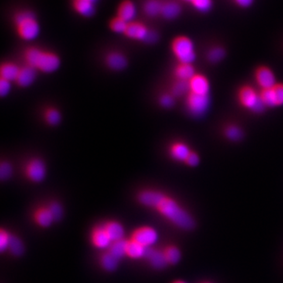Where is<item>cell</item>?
Segmentation results:
<instances>
[{"instance_id":"obj_1","label":"cell","mask_w":283,"mask_h":283,"mask_svg":"<svg viewBox=\"0 0 283 283\" xmlns=\"http://www.w3.org/2000/svg\"><path fill=\"white\" fill-rule=\"evenodd\" d=\"M138 202L147 207L156 209L174 225L190 230L195 225L193 218L172 198L161 191L145 190L138 194Z\"/></svg>"},{"instance_id":"obj_2","label":"cell","mask_w":283,"mask_h":283,"mask_svg":"<svg viewBox=\"0 0 283 283\" xmlns=\"http://www.w3.org/2000/svg\"><path fill=\"white\" fill-rule=\"evenodd\" d=\"M24 58L26 65L41 73H52L61 66V59L59 55L36 46L27 48Z\"/></svg>"},{"instance_id":"obj_3","label":"cell","mask_w":283,"mask_h":283,"mask_svg":"<svg viewBox=\"0 0 283 283\" xmlns=\"http://www.w3.org/2000/svg\"><path fill=\"white\" fill-rule=\"evenodd\" d=\"M14 24L21 39L32 41L38 37L40 28L35 15L28 10L18 11L14 15Z\"/></svg>"},{"instance_id":"obj_4","label":"cell","mask_w":283,"mask_h":283,"mask_svg":"<svg viewBox=\"0 0 283 283\" xmlns=\"http://www.w3.org/2000/svg\"><path fill=\"white\" fill-rule=\"evenodd\" d=\"M170 46L178 63L193 64L196 60L195 42L186 35H177L172 39Z\"/></svg>"},{"instance_id":"obj_5","label":"cell","mask_w":283,"mask_h":283,"mask_svg":"<svg viewBox=\"0 0 283 283\" xmlns=\"http://www.w3.org/2000/svg\"><path fill=\"white\" fill-rule=\"evenodd\" d=\"M238 99L243 108L253 113H262L266 107L260 99V91H257L250 85H243L238 92Z\"/></svg>"},{"instance_id":"obj_6","label":"cell","mask_w":283,"mask_h":283,"mask_svg":"<svg viewBox=\"0 0 283 283\" xmlns=\"http://www.w3.org/2000/svg\"><path fill=\"white\" fill-rule=\"evenodd\" d=\"M186 110L188 113L194 117H201L206 113L210 106V96L209 95H197L190 92L186 96Z\"/></svg>"},{"instance_id":"obj_7","label":"cell","mask_w":283,"mask_h":283,"mask_svg":"<svg viewBox=\"0 0 283 283\" xmlns=\"http://www.w3.org/2000/svg\"><path fill=\"white\" fill-rule=\"evenodd\" d=\"M260 99L267 108L283 106V83H277L274 87L260 90Z\"/></svg>"},{"instance_id":"obj_8","label":"cell","mask_w":283,"mask_h":283,"mask_svg":"<svg viewBox=\"0 0 283 283\" xmlns=\"http://www.w3.org/2000/svg\"><path fill=\"white\" fill-rule=\"evenodd\" d=\"M25 175L29 180L33 182H40L46 175V166L41 158H32L27 162Z\"/></svg>"},{"instance_id":"obj_9","label":"cell","mask_w":283,"mask_h":283,"mask_svg":"<svg viewBox=\"0 0 283 283\" xmlns=\"http://www.w3.org/2000/svg\"><path fill=\"white\" fill-rule=\"evenodd\" d=\"M131 240L146 248H151L158 240V233L152 227L142 226L134 230L131 236Z\"/></svg>"},{"instance_id":"obj_10","label":"cell","mask_w":283,"mask_h":283,"mask_svg":"<svg viewBox=\"0 0 283 283\" xmlns=\"http://www.w3.org/2000/svg\"><path fill=\"white\" fill-rule=\"evenodd\" d=\"M254 77L260 90L271 88L277 84L274 72L266 66H260L257 68L255 70Z\"/></svg>"},{"instance_id":"obj_11","label":"cell","mask_w":283,"mask_h":283,"mask_svg":"<svg viewBox=\"0 0 283 283\" xmlns=\"http://www.w3.org/2000/svg\"><path fill=\"white\" fill-rule=\"evenodd\" d=\"M151 30L147 25L139 21H133L127 24V28L124 35L132 40L145 42Z\"/></svg>"},{"instance_id":"obj_12","label":"cell","mask_w":283,"mask_h":283,"mask_svg":"<svg viewBox=\"0 0 283 283\" xmlns=\"http://www.w3.org/2000/svg\"><path fill=\"white\" fill-rule=\"evenodd\" d=\"M190 92L197 95H209L210 83L206 76L196 73L189 81Z\"/></svg>"},{"instance_id":"obj_13","label":"cell","mask_w":283,"mask_h":283,"mask_svg":"<svg viewBox=\"0 0 283 283\" xmlns=\"http://www.w3.org/2000/svg\"><path fill=\"white\" fill-rule=\"evenodd\" d=\"M90 240H91L93 246L100 250L110 248L113 243L108 233L105 230L103 224L101 226H96L93 229L91 234H90Z\"/></svg>"},{"instance_id":"obj_14","label":"cell","mask_w":283,"mask_h":283,"mask_svg":"<svg viewBox=\"0 0 283 283\" xmlns=\"http://www.w3.org/2000/svg\"><path fill=\"white\" fill-rule=\"evenodd\" d=\"M182 13V7L176 0H165L163 2L161 16L166 20H175Z\"/></svg>"},{"instance_id":"obj_15","label":"cell","mask_w":283,"mask_h":283,"mask_svg":"<svg viewBox=\"0 0 283 283\" xmlns=\"http://www.w3.org/2000/svg\"><path fill=\"white\" fill-rule=\"evenodd\" d=\"M105 62L109 69L113 71L124 70L127 66V57L119 52H111L105 58Z\"/></svg>"},{"instance_id":"obj_16","label":"cell","mask_w":283,"mask_h":283,"mask_svg":"<svg viewBox=\"0 0 283 283\" xmlns=\"http://www.w3.org/2000/svg\"><path fill=\"white\" fill-rule=\"evenodd\" d=\"M168 151L171 158L178 162H185L188 156L192 152L189 146L181 141L175 142L171 144Z\"/></svg>"},{"instance_id":"obj_17","label":"cell","mask_w":283,"mask_h":283,"mask_svg":"<svg viewBox=\"0 0 283 283\" xmlns=\"http://www.w3.org/2000/svg\"><path fill=\"white\" fill-rule=\"evenodd\" d=\"M37 70H35L34 68L31 67L28 65L21 67L18 77L15 80L17 85L23 88L29 87L35 82L36 76H37Z\"/></svg>"},{"instance_id":"obj_18","label":"cell","mask_w":283,"mask_h":283,"mask_svg":"<svg viewBox=\"0 0 283 283\" xmlns=\"http://www.w3.org/2000/svg\"><path fill=\"white\" fill-rule=\"evenodd\" d=\"M117 16L130 23L136 16V7L131 0H123L119 4L117 10Z\"/></svg>"},{"instance_id":"obj_19","label":"cell","mask_w":283,"mask_h":283,"mask_svg":"<svg viewBox=\"0 0 283 283\" xmlns=\"http://www.w3.org/2000/svg\"><path fill=\"white\" fill-rule=\"evenodd\" d=\"M72 6L73 10L83 18H90L96 14L94 3L88 0H73Z\"/></svg>"},{"instance_id":"obj_20","label":"cell","mask_w":283,"mask_h":283,"mask_svg":"<svg viewBox=\"0 0 283 283\" xmlns=\"http://www.w3.org/2000/svg\"><path fill=\"white\" fill-rule=\"evenodd\" d=\"M145 258H147L151 266L156 269L164 268L168 264L164 252L152 250L151 248H149L147 250Z\"/></svg>"},{"instance_id":"obj_21","label":"cell","mask_w":283,"mask_h":283,"mask_svg":"<svg viewBox=\"0 0 283 283\" xmlns=\"http://www.w3.org/2000/svg\"><path fill=\"white\" fill-rule=\"evenodd\" d=\"M176 80L190 81L191 78L196 74V70L193 64L178 63L173 71Z\"/></svg>"},{"instance_id":"obj_22","label":"cell","mask_w":283,"mask_h":283,"mask_svg":"<svg viewBox=\"0 0 283 283\" xmlns=\"http://www.w3.org/2000/svg\"><path fill=\"white\" fill-rule=\"evenodd\" d=\"M103 226L113 243L116 241L124 239L123 238L124 235V229L122 225L119 223L118 222H107L103 224Z\"/></svg>"},{"instance_id":"obj_23","label":"cell","mask_w":283,"mask_h":283,"mask_svg":"<svg viewBox=\"0 0 283 283\" xmlns=\"http://www.w3.org/2000/svg\"><path fill=\"white\" fill-rule=\"evenodd\" d=\"M35 223L42 227H48L55 221L52 212L48 207L39 208L34 213Z\"/></svg>"},{"instance_id":"obj_24","label":"cell","mask_w":283,"mask_h":283,"mask_svg":"<svg viewBox=\"0 0 283 283\" xmlns=\"http://www.w3.org/2000/svg\"><path fill=\"white\" fill-rule=\"evenodd\" d=\"M20 69L21 67L15 63L5 62L3 64L1 69H0L1 78L11 82L15 81L18 77V73H19Z\"/></svg>"},{"instance_id":"obj_25","label":"cell","mask_w":283,"mask_h":283,"mask_svg":"<svg viewBox=\"0 0 283 283\" xmlns=\"http://www.w3.org/2000/svg\"><path fill=\"white\" fill-rule=\"evenodd\" d=\"M148 249L134 241L130 240L127 242V256L132 259L144 258Z\"/></svg>"},{"instance_id":"obj_26","label":"cell","mask_w":283,"mask_h":283,"mask_svg":"<svg viewBox=\"0 0 283 283\" xmlns=\"http://www.w3.org/2000/svg\"><path fill=\"white\" fill-rule=\"evenodd\" d=\"M162 0H146L144 4V11L150 18L161 16L163 5Z\"/></svg>"},{"instance_id":"obj_27","label":"cell","mask_w":283,"mask_h":283,"mask_svg":"<svg viewBox=\"0 0 283 283\" xmlns=\"http://www.w3.org/2000/svg\"><path fill=\"white\" fill-rule=\"evenodd\" d=\"M226 56V50L221 45H213L208 50L206 54L207 60L210 63L216 64L221 62Z\"/></svg>"},{"instance_id":"obj_28","label":"cell","mask_w":283,"mask_h":283,"mask_svg":"<svg viewBox=\"0 0 283 283\" xmlns=\"http://www.w3.org/2000/svg\"><path fill=\"white\" fill-rule=\"evenodd\" d=\"M223 134L227 139L232 142L239 141L244 135L242 127L234 124H227L223 129Z\"/></svg>"},{"instance_id":"obj_29","label":"cell","mask_w":283,"mask_h":283,"mask_svg":"<svg viewBox=\"0 0 283 283\" xmlns=\"http://www.w3.org/2000/svg\"><path fill=\"white\" fill-rule=\"evenodd\" d=\"M127 242L128 241L124 240V239L113 242L109 248L108 252H110L113 256L120 260V259L123 258L124 256L127 255Z\"/></svg>"},{"instance_id":"obj_30","label":"cell","mask_w":283,"mask_h":283,"mask_svg":"<svg viewBox=\"0 0 283 283\" xmlns=\"http://www.w3.org/2000/svg\"><path fill=\"white\" fill-rule=\"evenodd\" d=\"M170 93L175 98L186 97L190 93L189 81L175 80L172 83Z\"/></svg>"},{"instance_id":"obj_31","label":"cell","mask_w":283,"mask_h":283,"mask_svg":"<svg viewBox=\"0 0 283 283\" xmlns=\"http://www.w3.org/2000/svg\"><path fill=\"white\" fill-rule=\"evenodd\" d=\"M191 5L197 12L208 14L214 7V0H193Z\"/></svg>"},{"instance_id":"obj_32","label":"cell","mask_w":283,"mask_h":283,"mask_svg":"<svg viewBox=\"0 0 283 283\" xmlns=\"http://www.w3.org/2000/svg\"><path fill=\"white\" fill-rule=\"evenodd\" d=\"M100 262H101L102 267L106 271H113L117 268L119 260L113 256L110 252H107L102 255Z\"/></svg>"},{"instance_id":"obj_33","label":"cell","mask_w":283,"mask_h":283,"mask_svg":"<svg viewBox=\"0 0 283 283\" xmlns=\"http://www.w3.org/2000/svg\"><path fill=\"white\" fill-rule=\"evenodd\" d=\"M44 120L48 125L57 126L62 121V114L58 109H46L44 113Z\"/></svg>"},{"instance_id":"obj_34","label":"cell","mask_w":283,"mask_h":283,"mask_svg":"<svg viewBox=\"0 0 283 283\" xmlns=\"http://www.w3.org/2000/svg\"><path fill=\"white\" fill-rule=\"evenodd\" d=\"M127 24L128 23H127L125 21L116 15L109 22V28L114 33L123 34L124 35L126 28H127Z\"/></svg>"},{"instance_id":"obj_35","label":"cell","mask_w":283,"mask_h":283,"mask_svg":"<svg viewBox=\"0 0 283 283\" xmlns=\"http://www.w3.org/2000/svg\"><path fill=\"white\" fill-rule=\"evenodd\" d=\"M8 250L15 257H19L24 253L23 243L21 242V239H18L16 236L11 235Z\"/></svg>"},{"instance_id":"obj_36","label":"cell","mask_w":283,"mask_h":283,"mask_svg":"<svg viewBox=\"0 0 283 283\" xmlns=\"http://www.w3.org/2000/svg\"><path fill=\"white\" fill-rule=\"evenodd\" d=\"M164 253H165L168 264H175L180 260V251L175 246H168L165 249Z\"/></svg>"},{"instance_id":"obj_37","label":"cell","mask_w":283,"mask_h":283,"mask_svg":"<svg viewBox=\"0 0 283 283\" xmlns=\"http://www.w3.org/2000/svg\"><path fill=\"white\" fill-rule=\"evenodd\" d=\"M13 166L11 163L7 161H3L0 165V178L2 180H7L11 178L12 175Z\"/></svg>"},{"instance_id":"obj_38","label":"cell","mask_w":283,"mask_h":283,"mask_svg":"<svg viewBox=\"0 0 283 283\" xmlns=\"http://www.w3.org/2000/svg\"><path fill=\"white\" fill-rule=\"evenodd\" d=\"M175 98L171 93H165L160 96L159 104L163 108H172L175 105Z\"/></svg>"},{"instance_id":"obj_39","label":"cell","mask_w":283,"mask_h":283,"mask_svg":"<svg viewBox=\"0 0 283 283\" xmlns=\"http://www.w3.org/2000/svg\"><path fill=\"white\" fill-rule=\"evenodd\" d=\"M48 209L52 212L55 220H59L62 217L63 210H62V205L59 202H52L50 204Z\"/></svg>"},{"instance_id":"obj_40","label":"cell","mask_w":283,"mask_h":283,"mask_svg":"<svg viewBox=\"0 0 283 283\" xmlns=\"http://www.w3.org/2000/svg\"><path fill=\"white\" fill-rule=\"evenodd\" d=\"M11 238V234L7 230H1L0 231V250L1 251L4 252L6 250H8Z\"/></svg>"},{"instance_id":"obj_41","label":"cell","mask_w":283,"mask_h":283,"mask_svg":"<svg viewBox=\"0 0 283 283\" xmlns=\"http://www.w3.org/2000/svg\"><path fill=\"white\" fill-rule=\"evenodd\" d=\"M185 164H186L187 166L190 167H196L199 165V163H200V157L197 154L196 152H192L191 153L189 156H188V158H186V161H185Z\"/></svg>"},{"instance_id":"obj_42","label":"cell","mask_w":283,"mask_h":283,"mask_svg":"<svg viewBox=\"0 0 283 283\" xmlns=\"http://www.w3.org/2000/svg\"><path fill=\"white\" fill-rule=\"evenodd\" d=\"M11 90V82L1 78L0 80V95L2 97L8 96Z\"/></svg>"},{"instance_id":"obj_43","label":"cell","mask_w":283,"mask_h":283,"mask_svg":"<svg viewBox=\"0 0 283 283\" xmlns=\"http://www.w3.org/2000/svg\"><path fill=\"white\" fill-rule=\"evenodd\" d=\"M256 0H232V2L236 7L241 9H248L254 4Z\"/></svg>"},{"instance_id":"obj_44","label":"cell","mask_w":283,"mask_h":283,"mask_svg":"<svg viewBox=\"0 0 283 283\" xmlns=\"http://www.w3.org/2000/svg\"><path fill=\"white\" fill-rule=\"evenodd\" d=\"M158 39H159V35L158 33L155 31L151 30L150 33H149L148 36H147V39H146V43H148V44H154L155 42H158Z\"/></svg>"},{"instance_id":"obj_45","label":"cell","mask_w":283,"mask_h":283,"mask_svg":"<svg viewBox=\"0 0 283 283\" xmlns=\"http://www.w3.org/2000/svg\"><path fill=\"white\" fill-rule=\"evenodd\" d=\"M182 2L186 3V4H191L193 0H181Z\"/></svg>"},{"instance_id":"obj_46","label":"cell","mask_w":283,"mask_h":283,"mask_svg":"<svg viewBox=\"0 0 283 283\" xmlns=\"http://www.w3.org/2000/svg\"><path fill=\"white\" fill-rule=\"evenodd\" d=\"M174 283H186V282H184V281H175V282Z\"/></svg>"},{"instance_id":"obj_47","label":"cell","mask_w":283,"mask_h":283,"mask_svg":"<svg viewBox=\"0 0 283 283\" xmlns=\"http://www.w3.org/2000/svg\"><path fill=\"white\" fill-rule=\"evenodd\" d=\"M88 1H90V2L94 3L96 2V0H88Z\"/></svg>"}]
</instances>
